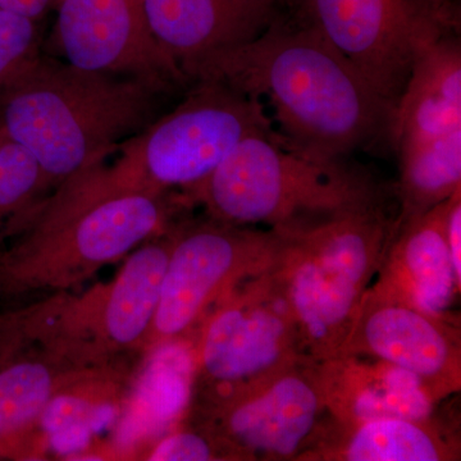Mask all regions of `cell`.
I'll list each match as a JSON object with an SVG mask.
<instances>
[{"label":"cell","mask_w":461,"mask_h":461,"mask_svg":"<svg viewBox=\"0 0 461 461\" xmlns=\"http://www.w3.org/2000/svg\"><path fill=\"white\" fill-rule=\"evenodd\" d=\"M189 84L217 81L271 108L288 142L324 159L391 141L393 111L303 16L272 21L253 41L205 58Z\"/></svg>","instance_id":"cell-1"},{"label":"cell","mask_w":461,"mask_h":461,"mask_svg":"<svg viewBox=\"0 0 461 461\" xmlns=\"http://www.w3.org/2000/svg\"><path fill=\"white\" fill-rule=\"evenodd\" d=\"M176 94L162 85L96 74L41 56L0 93V135L32 154L47 189L113 156Z\"/></svg>","instance_id":"cell-2"},{"label":"cell","mask_w":461,"mask_h":461,"mask_svg":"<svg viewBox=\"0 0 461 461\" xmlns=\"http://www.w3.org/2000/svg\"><path fill=\"white\" fill-rule=\"evenodd\" d=\"M172 194L100 193L75 175L9 230L0 248V297L67 293L173 226Z\"/></svg>","instance_id":"cell-3"},{"label":"cell","mask_w":461,"mask_h":461,"mask_svg":"<svg viewBox=\"0 0 461 461\" xmlns=\"http://www.w3.org/2000/svg\"><path fill=\"white\" fill-rule=\"evenodd\" d=\"M397 220L377 193L317 222L277 230L282 244L272 273L315 362L341 357Z\"/></svg>","instance_id":"cell-4"},{"label":"cell","mask_w":461,"mask_h":461,"mask_svg":"<svg viewBox=\"0 0 461 461\" xmlns=\"http://www.w3.org/2000/svg\"><path fill=\"white\" fill-rule=\"evenodd\" d=\"M377 194L342 165L306 153L276 129L250 133L185 198L212 220L272 230L317 222Z\"/></svg>","instance_id":"cell-5"},{"label":"cell","mask_w":461,"mask_h":461,"mask_svg":"<svg viewBox=\"0 0 461 461\" xmlns=\"http://www.w3.org/2000/svg\"><path fill=\"white\" fill-rule=\"evenodd\" d=\"M276 129L257 99L217 81L191 84L181 102L124 142L100 172L120 193L172 194L182 202L250 133ZM185 204V203H184Z\"/></svg>","instance_id":"cell-6"},{"label":"cell","mask_w":461,"mask_h":461,"mask_svg":"<svg viewBox=\"0 0 461 461\" xmlns=\"http://www.w3.org/2000/svg\"><path fill=\"white\" fill-rule=\"evenodd\" d=\"M196 424L220 436L240 460H305L329 426L321 364L303 360L251 384L193 393Z\"/></svg>","instance_id":"cell-7"},{"label":"cell","mask_w":461,"mask_h":461,"mask_svg":"<svg viewBox=\"0 0 461 461\" xmlns=\"http://www.w3.org/2000/svg\"><path fill=\"white\" fill-rule=\"evenodd\" d=\"M282 236L220 221L173 226L159 303L142 353L187 339L214 305L248 278L271 268Z\"/></svg>","instance_id":"cell-8"},{"label":"cell","mask_w":461,"mask_h":461,"mask_svg":"<svg viewBox=\"0 0 461 461\" xmlns=\"http://www.w3.org/2000/svg\"><path fill=\"white\" fill-rule=\"evenodd\" d=\"M317 27L393 108L421 51L459 29L450 0H295Z\"/></svg>","instance_id":"cell-9"},{"label":"cell","mask_w":461,"mask_h":461,"mask_svg":"<svg viewBox=\"0 0 461 461\" xmlns=\"http://www.w3.org/2000/svg\"><path fill=\"white\" fill-rule=\"evenodd\" d=\"M193 355V393L230 390L312 359L272 267L214 305L199 326Z\"/></svg>","instance_id":"cell-10"},{"label":"cell","mask_w":461,"mask_h":461,"mask_svg":"<svg viewBox=\"0 0 461 461\" xmlns=\"http://www.w3.org/2000/svg\"><path fill=\"white\" fill-rule=\"evenodd\" d=\"M173 226L124 258L108 284L96 285L83 295L47 297V321L39 341L66 346L91 366L144 350L171 253Z\"/></svg>","instance_id":"cell-11"},{"label":"cell","mask_w":461,"mask_h":461,"mask_svg":"<svg viewBox=\"0 0 461 461\" xmlns=\"http://www.w3.org/2000/svg\"><path fill=\"white\" fill-rule=\"evenodd\" d=\"M58 59L84 71L127 76L180 93L189 83L149 30L141 0H58Z\"/></svg>","instance_id":"cell-12"},{"label":"cell","mask_w":461,"mask_h":461,"mask_svg":"<svg viewBox=\"0 0 461 461\" xmlns=\"http://www.w3.org/2000/svg\"><path fill=\"white\" fill-rule=\"evenodd\" d=\"M377 357L420 377L439 400L459 393L461 345L455 318L438 317L373 282L341 357Z\"/></svg>","instance_id":"cell-13"},{"label":"cell","mask_w":461,"mask_h":461,"mask_svg":"<svg viewBox=\"0 0 461 461\" xmlns=\"http://www.w3.org/2000/svg\"><path fill=\"white\" fill-rule=\"evenodd\" d=\"M391 144L400 167L461 163V47L456 33L429 45L397 103Z\"/></svg>","instance_id":"cell-14"},{"label":"cell","mask_w":461,"mask_h":461,"mask_svg":"<svg viewBox=\"0 0 461 461\" xmlns=\"http://www.w3.org/2000/svg\"><path fill=\"white\" fill-rule=\"evenodd\" d=\"M278 5L276 0H141L151 35L186 80L205 58L260 35L278 16Z\"/></svg>","instance_id":"cell-15"},{"label":"cell","mask_w":461,"mask_h":461,"mask_svg":"<svg viewBox=\"0 0 461 461\" xmlns=\"http://www.w3.org/2000/svg\"><path fill=\"white\" fill-rule=\"evenodd\" d=\"M90 364L56 341L36 342L0 369V460L44 453L39 426L59 388Z\"/></svg>","instance_id":"cell-16"},{"label":"cell","mask_w":461,"mask_h":461,"mask_svg":"<svg viewBox=\"0 0 461 461\" xmlns=\"http://www.w3.org/2000/svg\"><path fill=\"white\" fill-rule=\"evenodd\" d=\"M321 364L330 420L342 426L429 420L439 402L420 377L377 357L346 355Z\"/></svg>","instance_id":"cell-17"},{"label":"cell","mask_w":461,"mask_h":461,"mask_svg":"<svg viewBox=\"0 0 461 461\" xmlns=\"http://www.w3.org/2000/svg\"><path fill=\"white\" fill-rule=\"evenodd\" d=\"M447 200L423 214L400 220L378 284L426 313H451L461 281L455 273L445 232Z\"/></svg>","instance_id":"cell-18"},{"label":"cell","mask_w":461,"mask_h":461,"mask_svg":"<svg viewBox=\"0 0 461 461\" xmlns=\"http://www.w3.org/2000/svg\"><path fill=\"white\" fill-rule=\"evenodd\" d=\"M457 446L436 421L381 420L342 426L330 420L309 461H448Z\"/></svg>","instance_id":"cell-19"},{"label":"cell","mask_w":461,"mask_h":461,"mask_svg":"<svg viewBox=\"0 0 461 461\" xmlns=\"http://www.w3.org/2000/svg\"><path fill=\"white\" fill-rule=\"evenodd\" d=\"M130 373L120 360L90 366L54 395L42 414L39 432L45 447L66 435L89 436L126 399Z\"/></svg>","instance_id":"cell-20"},{"label":"cell","mask_w":461,"mask_h":461,"mask_svg":"<svg viewBox=\"0 0 461 461\" xmlns=\"http://www.w3.org/2000/svg\"><path fill=\"white\" fill-rule=\"evenodd\" d=\"M48 190L32 154L0 135V247L12 224Z\"/></svg>","instance_id":"cell-21"},{"label":"cell","mask_w":461,"mask_h":461,"mask_svg":"<svg viewBox=\"0 0 461 461\" xmlns=\"http://www.w3.org/2000/svg\"><path fill=\"white\" fill-rule=\"evenodd\" d=\"M41 56L36 20L0 8V93L23 77Z\"/></svg>","instance_id":"cell-22"},{"label":"cell","mask_w":461,"mask_h":461,"mask_svg":"<svg viewBox=\"0 0 461 461\" xmlns=\"http://www.w3.org/2000/svg\"><path fill=\"white\" fill-rule=\"evenodd\" d=\"M147 461H214L239 460L224 439L204 426L175 429L162 437L142 455Z\"/></svg>","instance_id":"cell-23"},{"label":"cell","mask_w":461,"mask_h":461,"mask_svg":"<svg viewBox=\"0 0 461 461\" xmlns=\"http://www.w3.org/2000/svg\"><path fill=\"white\" fill-rule=\"evenodd\" d=\"M45 327L44 300L0 314V369L41 339Z\"/></svg>","instance_id":"cell-24"},{"label":"cell","mask_w":461,"mask_h":461,"mask_svg":"<svg viewBox=\"0 0 461 461\" xmlns=\"http://www.w3.org/2000/svg\"><path fill=\"white\" fill-rule=\"evenodd\" d=\"M58 0H0V8L38 21Z\"/></svg>","instance_id":"cell-25"},{"label":"cell","mask_w":461,"mask_h":461,"mask_svg":"<svg viewBox=\"0 0 461 461\" xmlns=\"http://www.w3.org/2000/svg\"><path fill=\"white\" fill-rule=\"evenodd\" d=\"M276 2H277V3H282V2H285V0H276ZM290 2H293V3H294V2H295V0H290Z\"/></svg>","instance_id":"cell-26"}]
</instances>
